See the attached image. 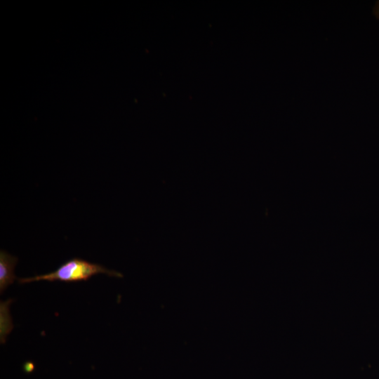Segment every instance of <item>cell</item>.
I'll return each instance as SVG.
<instances>
[{
    "instance_id": "1",
    "label": "cell",
    "mask_w": 379,
    "mask_h": 379,
    "mask_svg": "<svg viewBox=\"0 0 379 379\" xmlns=\"http://www.w3.org/2000/svg\"><path fill=\"white\" fill-rule=\"evenodd\" d=\"M98 274H105L110 277H122L121 273L109 270L101 265L74 258L65 262L53 272L32 277L18 279V280L20 284L38 281L77 282L87 281Z\"/></svg>"
},
{
    "instance_id": "2",
    "label": "cell",
    "mask_w": 379,
    "mask_h": 379,
    "mask_svg": "<svg viewBox=\"0 0 379 379\" xmlns=\"http://www.w3.org/2000/svg\"><path fill=\"white\" fill-rule=\"evenodd\" d=\"M18 258L11 255L4 250L0 251V291L1 294L17 279L14 268Z\"/></svg>"
},
{
    "instance_id": "3",
    "label": "cell",
    "mask_w": 379,
    "mask_h": 379,
    "mask_svg": "<svg viewBox=\"0 0 379 379\" xmlns=\"http://www.w3.org/2000/svg\"><path fill=\"white\" fill-rule=\"evenodd\" d=\"M34 368V365L31 361L26 362L23 366V369L26 373L32 372Z\"/></svg>"
},
{
    "instance_id": "4",
    "label": "cell",
    "mask_w": 379,
    "mask_h": 379,
    "mask_svg": "<svg viewBox=\"0 0 379 379\" xmlns=\"http://www.w3.org/2000/svg\"><path fill=\"white\" fill-rule=\"evenodd\" d=\"M373 13L379 19V1H376L373 7Z\"/></svg>"
}]
</instances>
